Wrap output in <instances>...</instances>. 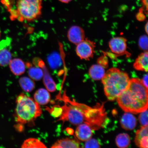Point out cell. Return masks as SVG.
I'll use <instances>...</instances> for the list:
<instances>
[{"label": "cell", "mask_w": 148, "mask_h": 148, "mask_svg": "<svg viewBox=\"0 0 148 148\" xmlns=\"http://www.w3.org/2000/svg\"><path fill=\"white\" fill-rule=\"evenodd\" d=\"M125 112L136 114L148 109V88L142 79H130L128 87L116 99Z\"/></svg>", "instance_id": "1"}, {"label": "cell", "mask_w": 148, "mask_h": 148, "mask_svg": "<svg viewBox=\"0 0 148 148\" xmlns=\"http://www.w3.org/2000/svg\"><path fill=\"white\" fill-rule=\"evenodd\" d=\"M101 80L107 99L114 101L128 86L130 79L126 72L112 68L105 72Z\"/></svg>", "instance_id": "2"}, {"label": "cell", "mask_w": 148, "mask_h": 148, "mask_svg": "<svg viewBox=\"0 0 148 148\" xmlns=\"http://www.w3.org/2000/svg\"><path fill=\"white\" fill-rule=\"evenodd\" d=\"M16 103L14 118L18 124L23 125L33 123L42 114L40 105L23 93L16 97Z\"/></svg>", "instance_id": "3"}, {"label": "cell", "mask_w": 148, "mask_h": 148, "mask_svg": "<svg viewBox=\"0 0 148 148\" xmlns=\"http://www.w3.org/2000/svg\"><path fill=\"white\" fill-rule=\"evenodd\" d=\"M42 0H17L15 12L20 20L32 21L42 14Z\"/></svg>", "instance_id": "4"}, {"label": "cell", "mask_w": 148, "mask_h": 148, "mask_svg": "<svg viewBox=\"0 0 148 148\" xmlns=\"http://www.w3.org/2000/svg\"><path fill=\"white\" fill-rule=\"evenodd\" d=\"M95 43L86 38L76 45V53L81 60H90L95 53Z\"/></svg>", "instance_id": "5"}, {"label": "cell", "mask_w": 148, "mask_h": 148, "mask_svg": "<svg viewBox=\"0 0 148 148\" xmlns=\"http://www.w3.org/2000/svg\"><path fill=\"white\" fill-rule=\"evenodd\" d=\"M127 40L123 37H116L113 38L109 42V46L111 51L115 55L127 57L130 56L127 51Z\"/></svg>", "instance_id": "6"}, {"label": "cell", "mask_w": 148, "mask_h": 148, "mask_svg": "<svg viewBox=\"0 0 148 148\" xmlns=\"http://www.w3.org/2000/svg\"><path fill=\"white\" fill-rule=\"evenodd\" d=\"M67 36L69 41L75 45H77L86 38L84 29L77 25H73L70 28L68 31Z\"/></svg>", "instance_id": "7"}, {"label": "cell", "mask_w": 148, "mask_h": 148, "mask_svg": "<svg viewBox=\"0 0 148 148\" xmlns=\"http://www.w3.org/2000/svg\"><path fill=\"white\" fill-rule=\"evenodd\" d=\"M134 143L138 147L148 148V125L142 126L136 131Z\"/></svg>", "instance_id": "8"}, {"label": "cell", "mask_w": 148, "mask_h": 148, "mask_svg": "<svg viewBox=\"0 0 148 148\" xmlns=\"http://www.w3.org/2000/svg\"><path fill=\"white\" fill-rule=\"evenodd\" d=\"M92 130L91 127L87 124H81L77 125L75 131V135L77 139L86 141L92 138L93 134Z\"/></svg>", "instance_id": "9"}, {"label": "cell", "mask_w": 148, "mask_h": 148, "mask_svg": "<svg viewBox=\"0 0 148 148\" xmlns=\"http://www.w3.org/2000/svg\"><path fill=\"white\" fill-rule=\"evenodd\" d=\"M137 121L136 118L132 114L125 112L120 120L121 126L127 130H133L136 128Z\"/></svg>", "instance_id": "10"}, {"label": "cell", "mask_w": 148, "mask_h": 148, "mask_svg": "<svg viewBox=\"0 0 148 148\" xmlns=\"http://www.w3.org/2000/svg\"><path fill=\"white\" fill-rule=\"evenodd\" d=\"M133 66L138 71L148 73V51H144L135 60Z\"/></svg>", "instance_id": "11"}, {"label": "cell", "mask_w": 148, "mask_h": 148, "mask_svg": "<svg viewBox=\"0 0 148 148\" xmlns=\"http://www.w3.org/2000/svg\"><path fill=\"white\" fill-rule=\"evenodd\" d=\"M9 64L11 72L14 75H21L25 72V62L21 59L16 58L12 59Z\"/></svg>", "instance_id": "12"}, {"label": "cell", "mask_w": 148, "mask_h": 148, "mask_svg": "<svg viewBox=\"0 0 148 148\" xmlns=\"http://www.w3.org/2000/svg\"><path fill=\"white\" fill-rule=\"evenodd\" d=\"M80 147V143L76 138H66L57 140L51 146V148H75Z\"/></svg>", "instance_id": "13"}, {"label": "cell", "mask_w": 148, "mask_h": 148, "mask_svg": "<svg viewBox=\"0 0 148 148\" xmlns=\"http://www.w3.org/2000/svg\"><path fill=\"white\" fill-rule=\"evenodd\" d=\"M34 97L35 101L39 105H44L49 103L51 99V95L47 90L41 88L35 92Z\"/></svg>", "instance_id": "14"}, {"label": "cell", "mask_w": 148, "mask_h": 148, "mask_svg": "<svg viewBox=\"0 0 148 148\" xmlns=\"http://www.w3.org/2000/svg\"><path fill=\"white\" fill-rule=\"evenodd\" d=\"M105 68L99 64H94L89 69V75L94 80H99L104 76L105 73Z\"/></svg>", "instance_id": "15"}, {"label": "cell", "mask_w": 148, "mask_h": 148, "mask_svg": "<svg viewBox=\"0 0 148 148\" xmlns=\"http://www.w3.org/2000/svg\"><path fill=\"white\" fill-rule=\"evenodd\" d=\"M7 45H0V66H6L12 60V55Z\"/></svg>", "instance_id": "16"}, {"label": "cell", "mask_w": 148, "mask_h": 148, "mask_svg": "<svg viewBox=\"0 0 148 148\" xmlns=\"http://www.w3.org/2000/svg\"><path fill=\"white\" fill-rule=\"evenodd\" d=\"M19 83L22 89L24 91L30 92L34 89L35 83L32 79L26 77H21L19 79Z\"/></svg>", "instance_id": "17"}, {"label": "cell", "mask_w": 148, "mask_h": 148, "mask_svg": "<svg viewBox=\"0 0 148 148\" xmlns=\"http://www.w3.org/2000/svg\"><path fill=\"white\" fill-rule=\"evenodd\" d=\"M115 141L116 145L118 147L127 148L130 144V137L127 134L122 133L117 135Z\"/></svg>", "instance_id": "18"}, {"label": "cell", "mask_w": 148, "mask_h": 148, "mask_svg": "<svg viewBox=\"0 0 148 148\" xmlns=\"http://www.w3.org/2000/svg\"><path fill=\"white\" fill-rule=\"evenodd\" d=\"M45 144L40 140L36 138H29L24 141L21 146L23 148H46Z\"/></svg>", "instance_id": "19"}, {"label": "cell", "mask_w": 148, "mask_h": 148, "mask_svg": "<svg viewBox=\"0 0 148 148\" xmlns=\"http://www.w3.org/2000/svg\"><path fill=\"white\" fill-rule=\"evenodd\" d=\"M43 81L47 90L51 92H53L56 90V85L52 78L46 69L43 71Z\"/></svg>", "instance_id": "20"}, {"label": "cell", "mask_w": 148, "mask_h": 148, "mask_svg": "<svg viewBox=\"0 0 148 148\" xmlns=\"http://www.w3.org/2000/svg\"><path fill=\"white\" fill-rule=\"evenodd\" d=\"M28 75L33 80L38 81L40 80L43 77V70L41 68L37 67H32L29 68Z\"/></svg>", "instance_id": "21"}, {"label": "cell", "mask_w": 148, "mask_h": 148, "mask_svg": "<svg viewBox=\"0 0 148 148\" xmlns=\"http://www.w3.org/2000/svg\"><path fill=\"white\" fill-rule=\"evenodd\" d=\"M138 45L140 49L144 51H148V36L143 35L140 37Z\"/></svg>", "instance_id": "22"}, {"label": "cell", "mask_w": 148, "mask_h": 148, "mask_svg": "<svg viewBox=\"0 0 148 148\" xmlns=\"http://www.w3.org/2000/svg\"><path fill=\"white\" fill-rule=\"evenodd\" d=\"M46 110L49 112L51 114L55 117H60L62 114V107L59 106H55L49 108L47 107Z\"/></svg>", "instance_id": "23"}, {"label": "cell", "mask_w": 148, "mask_h": 148, "mask_svg": "<svg viewBox=\"0 0 148 148\" xmlns=\"http://www.w3.org/2000/svg\"><path fill=\"white\" fill-rule=\"evenodd\" d=\"M138 120L142 126L148 125V110L140 113L138 116Z\"/></svg>", "instance_id": "24"}, {"label": "cell", "mask_w": 148, "mask_h": 148, "mask_svg": "<svg viewBox=\"0 0 148 148\" xmlns=\"http://www.w3.org/2000/svg\"><path fill=\"white\" fill-rule=\"evenodd\" d=\"M85 148H99L100 145L99 142L94 138H90L87 140L84 144Z\"/></svg>", "instance_id": "25"}, {"label": "cell", "mask_w": 148, "mask_h": 148, "mask_svg": "<svg viewBox=\"0 0 148 148\" xmlns=\"http://www.w3.org/2000/svg\"><path fill=\"white\" fill-rule=\"evenodd\" d=\"M97 63L98 64L103 66L105 69L108 67V59H107L106 56H101L98 58L97 60Z\"/></svg>", "instance_id": "26"}, {"label": "cell", "mask_w": 148, "mask_h": 148, "mask_svg": "<svg viewBox=\"0 0 148 148\" xmlns=\"http://www.w3.org/2000/svg\"><path fill=\"white\" fill-rule=\"evenodd\" d=\"M137 19L139 21H143L145 19V16L143 13V9H140V11L137 14L136 16Z\"/></svg>", "instance_id": "27"}, {"label": "cell", "mask_w": 148, "mask_h": 148, "mask_svg": "<svg viewBox=\"0 0 148 148\" xmlns=\"http://www.w3.org/2000/svg\"><path fill=\"white\" fill-rule=\"evenodd\" d=\"M143 8L145 14L148 16V0H142Z\"/></svg>", "instance_id": "28"}, {"label": "cell", "mask_w": 148, "mask_h": 148, "mask_svg": "<svg viewBox=\"0 0 148 148\" xmlns=\"http://www.w3.org/2000/svg\"><path fill=\"white\" fill-rule=\"evenodd\" d=\"M142 81L144 84L148 88V73L144 75Z\"/></svg>", "instance_id": "29"}, {"label": "cell", "mask_w": 148, "mask_h": 148, "mask_svg": "<svg viewBox=\"0 0 148 148\" xmlns=\"http://www.w3.org/2000/svg\"><path fill=\"white\" fill-rule=\"evenodd\" d=\"M58 1L63 3H70L72 0H58Z\"/></svg>", "instance_id": "30"}, {"label": "cell", "mask_w": 148, "mask_h": 148, "mask_svg": "<svg viewBox=\"0 0 148 148\" xmlns=\"http://www.w3.org/2000/svg\"><path fill=\"white\" fill-rule=\"evenodd\" d=\"M145 28V32L148 36V21L146 24Z\"/></svg>", "instance_id": "31"}, {"label": "cell", "mask_w": 148, "mask_h": 148, "mask_svg": "<svg viewBox=\"0 0 148 148\" xmlns=\"http://www.w3.org/2000/svg\"><path fill=\"white\" fill-rule=\"evenodd\" d=\"M1 30H0V38H1Z\"/></svg>", "instance_id": "32"}]
</instances>
